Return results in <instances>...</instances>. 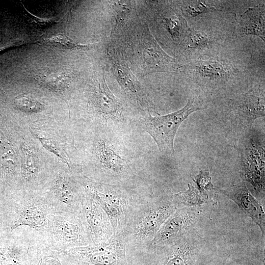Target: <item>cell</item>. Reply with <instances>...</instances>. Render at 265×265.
Instances as JSON below:
<instances>
[{"instance_id":"obj_22","label":"cell","mask_w":265,"mask_h":265,"mask_svg":"<svg viewBox=\"0 0 265 265\" xmlns=\"http://www.w3.org/2000/svg\"><path fill=\"white\" fill-rule=\"evenodd\" d=\"M34 79L39 83L57 92H64L71 82V77L62 71H45L37 74Z\"/></svg>"},{"instance_id":"obj_24","label":"cell","mask_w":265,"mask_h":265,"mask_svg":"<svg viewBox=\"0 0 265 265\" xmlns=\"http://www.w3.org/2000/svg\"><path fill=\"white\" fill-rule=\"evenodd\" d=\"M219 1L213 0H183L180 9L183 16L189 19L201 14L216 11L220 9Z\"/></svg>"},{"instance_id":"obj_21","label":"cell","mask_w":265,"mask_h":265,"mask_svg":"<svg viewBox=\"0 0 265 265\" xmlns=\"http://www.w3.org/2000/svg\"><path fill=\"white\" fill-rule=\"evenodd\" d=\"M173 199L178 207L200 206L212 201V197L209 192L203 191L197 186L189 184L188 189L184 191L173 194Z\"/></svg>"},{"instance_id":"obj_17","label":"cell","mask_w":265,"mask_h":265,"mask_svg":"<svg viewBox=\"0 0 265 265\" xmlns=\"http://www.w3.org/2000/svg\"><path fill=\"white\" fill-rule=\"evenodd\" d=\"M243 164L241 175L258 193L265 194V154L263 146L250 148Z\"/></svg>"},{"instance_id":"obj_2","label":"cell","mask_w":265,"mask_h":265,"mask_svg":"<svg viewBox=\"0 0 265 265\" xmlns=\"http://www.w3.org/2000/svg\"><path fill=\"white\" fill-rule=\"evenodd\" d=\"M75 179L105 212L113 234L123 233L127 219L140 196L123 186L96 182L81 176Z\"/></svg>"},{"instance_id":"obj_32","label":"cell","mask_w":265,"mask_h":265,"mask_svg":"<svg viewBox=\"0 0 265 265\" xmlns=\"http://www.w3.org/2000/svg\"><path fill=\"white\" fill-rule=\"evenodd\" d=\"M27 11L29 13L27 15V17L29 19V22L36 27L41 28L46 27L56 23V20L55 18H39L31 14L28 11Z\"/></svg>"},{"instance_id":"obj_18","label":"cell","mask_w":265,"mask_h":265,"mask_svg":"<svg viewBox=\"0 0 265 265\" xmlns=\"http://www.w3.org/2000/svg\"><path fill=\"white\" fill-rule=\"evenodd\" d=\"M22 160L20 171V181L24 189L32 190L42 181L40 165L37 152L29 144H21Z\"/></svg>"},{"instance_id":"obj_12","label":"cell","mask_w":265,"mask_h":265,"mask_svg":"<svg viewBox=\"0 0 265 265\" xmlns=\"http://www.w3.org/2000/svg\"><path fill=\"white\" fill-rule=\"evenodd\" d=\"M218 191L233 201L239 208L260 228L263 238L265 233V214L263 206L251 194L244 184H238Z\"/></svg>"},{"instance_id":"obj_23","label":"cell","mask_w":265,"mask_h":265,"mask_svg":"<svg viewBox=\"0 0 265 265\" xmlns=\"http://www.w3.org/2000/svg\"><path fill=\"white\" fill-rule=\"evenodd\" d=\"M97 151L101 162L104 166L117 175L124 172V160L104 141H100L97 146Z\"/></svg>"},{"instance_id":"obj_10","label":"cell","mask_w":265,"mask_h":265,"mask_svg":"<svg viewBox=\"0 0 265 265\" xmlns=\"http://www.w3.org/2000/svg\"><path fill=\"white\" fill-rule=\"evenodd\" d=\"M80 215L91 244L106 241L113 235V228L107 214L86 193L82 202Z\"/></svg>"},{"instance_id":"obj_25","label":"cell","mask_w":265,"mask_h":265,"mask_svg":"<svg viewBox=\"0 0 265 265\" xmlns=\"http://www.w3.org/2000/svg\"><path fill=\"white\" fill-rule=\"evenodd\" d=\"M162 23L172 38L181 43L191 29L186 19L182 16L172 15L164 17Z\"/></svg>"},{"instance_id":"obj_31","label":"cell","mask_w":265,"mask_h":265,"mask_svg":"<svg viewBox=\"0 0 265 265\" xmlns=\"http://www.w3.org/2000/svg\"><path fill=\"white\" fill-rule=\"evenodd\" d=\"M117 76L121 83L125 88L132 92L136 94V90L133 83L132 79L128 72L123 67H118L117 69Z\"/></svg>"},{"instance_id":"obj_30","label":"cell","mask_w":265,"mask_h":265,"mask_svg":"<svg viewBox=\"0 0 265 265\" xmlns=\"http://www.w3.org/2000/svg\"><path fill=\"white\" fill-rule=\"evenodd\" d=\"M193 181L196 183L197 187L203 191L209 192L215 189L212 182V178L209 169L200 171L199 174L193 179Z\"/></svg>"},{"instance_id":"obj_5","label":"cell","mask_w":265,"mask_h":265,"mask_svg":"<svg viewBox=\"0 0 265 265\" xmlns=\"http://www.w3.org/2000/svg\"><path fill=\"white\" fill-rule=\"evenodd\" d=\"M44 234L59 255L69 248L91 244L80 213L53 212Z\"/></svg>"},{"instance_id":"obj_16","label":"cell","mask_w":265,"mask_h":265,"mask_svg":"<svg viewBox=\"0 0 265 265\" xmlns=\"http://www.w3.org/2000/svg\"><path fill=\"white\" fill-rule=\"evenodd\" d=\"M59 259L48 236L32 229L29 265H61Z\"/></svg>"},{"instance_id":"obj_8","label":"cell","mask_w":265,"mask_h":265,"mask_svg":"<svg viewBox=\"0 0 265 265\" xmlns=\"http://www.w3.org/2000/svg\"><path fill=\"white\" fill-rule=\"evenodd\" d=\"M78 184L75 178L58 170L52 177L47 189L41 193L55 211L80 213L86 192Z\"/></svg>"},{"instance_id":"obj_4","label":"cell","mask_w":265,"mask_h":265,"mask_svg":"<svg viewBox=\"0 0 265 265\" xmlns=\"http://www.w3.org/2000/svg\"><path fill=\"white\" fill-rule=\"evenodd\" d=\"M123 233L107 240L69 248L59 255L65 265H129Z\"/></svg>"},{"instance_id":"obj_1","label":"cell","mask_w":265,"mask_h":265,"mask_svg":"<svg viewBox=\"0 0 265 265\" xmlns=\"http://www.w3.org/2000/svg\"><path fill=\"white\" fill-rule=\"evenodd\" d=\"M177 208L173 194L150 199L140 197L123 231L126 247H148L161 225Z\"/></svg>"},{"instance_id":"obj_28","label":"cell","mask_w":265,"mask_h":265,"mask_svg":"<svg viewBox=\"0 0 265 265\" xmlns=\"http://www.w3.org/2000/svg\"><path fill=\"white\" fill-rule=\"evenodd\" d=\"M14 105L22 111L33 113L42 110L44 105L29 95H21L15 98Z\"/></svg>"},{"instance_id":"obj_3","label":"cell","mask_w":265,"mask_h":265,"mask_svg":"<svg viewBox=\"0 0 265 265\" xmlns=\"http://www.w3.org/2000/svg\"><path fill=\"white\" fill-rule=\"evenodd\" d=\"M9 206L10 233L25 226L45 234L55 211L41 192L34 190H22L9 199Z\"/></svg>"},{"instance_id":"obj_13","label":"cell","mask_w":265,"mask_h":265,"mask_svg":"<svg viewBox=\"0 0 265 265\" xmlns=\"http://www.w3.org/2000/svg\"><path fill=\"white\" fill-rule=\"evenodd\" d=\"M164 249L162 265H198L200 240L193 232Z\"/></svg>"},{"instance_id":"obj_15","label":"cell","mask_w":265,"mask_h":265,"mask_svg":"<svg viewBox=\"0 0 265 265\" xmlns=\"http://www.w3.org/2000/svg\"><path fill=\"white\" fill-rule=\"evenodd\" d=\"M234 35L238 37L253 35L265 42V6L264 3L249 8L236 19Z\"/></svg>"},{"instance_id":"obj_6","label":"cell","mask_w":265,"mask_h":265,"mask_svg":"<svg viewBox=\"0 0 265 265\" xmlns=\"http://www.w3.org/2000/svg\"><path fill=\"white\" fill-rule=\"evenodd\" d=\"M184 72L187 79L208 87L231 83L241 76L240 71L232 64L217 56L191 59L185 66Z\"/></svg>"},{"instance_id":"obj_19","label":"cell","mask_w":265,"mask_h":265,"mask_svg":"<svg viewBox=\"0 0 265 265\" xmlns=\"http://www.w3.org/2000/svg\"><path fill=\"white\" fill-rule=\"evenodd\" d=\"M0 170L8 181L20 178V164L16 147L10 139L0 132Z\"/></svg>"},{"instance_id":"obj_9","label":"cell","mask_w":265,"mask_h":265,"mask_svg":"<svg viewBox=\"0 0 265 265\" xmlns=\"http://www.w3.org/2000/svg\"><path fill=\"white\" fill-rule=\"evenodd\" d=\"M201 212L200 206L178 208L161 225L148 247L164 248L193 232Z\"/></svg>"},{"instance_id":"obj_14","label":"cell","mask_w":265,"mask_h":265,"mask_svg":"<svg viewBox=\"0 0 265 265\" xmlns=\"http://www.w3.org/2000/svg\"><path fill=\"white\" fill-rule=\"evenodd\" d=\"M233 109L247 120L265 115V81L256 84L246 93L231 100Z\"/></svg>"},{"instance_id":"obj_20","label":"cell","mask_w":265,"mask_h":265,"mask_svg":"<svg viewBox=\"0 0 265 265\" xmlns=\"http://www.w3.org/2000/svg\"><path fill=\"white\" fill-rule=\"evenodd\" d=\"M187 56H204L212 49L213 45L212 38L202 30L191 29L189 33L182 43Z\"/></svg>"},{"instance_id":"obj_27","label":"cell","mask_w":265,"mask_h":265,"mask_svg":"<svg viewBox=\"0 0 265 265\" xmlns=\"http://www.w3.org/2000/svg\"><path fill=\"white\" fill-rule=\"evenodd\" d=\"M95 102L96 107L105 114L112 115L117 112V102L106 85L99 86L95 93Z\"/></svg>"},{"instance_id":"obj_11","label":"cell","mask_w":265,"mask_h":265,"mask_svg":"<svg viewBox=\"0 0 265 265\" xmlns=\"http://www.w3.org/2000/svg\"><path fill=\"white\" fill-rule=\"evenodd\" d=\"M32 229L21 231L15 237H0V265H29V249Z\"/></svg>"},{"instance_id":"obj_7","label":"cell","mask_w":265,"mask_h":265,"mask_svg":"<svg viewBox=\"0 0 265 265\" xmlns=\"http://www.w3.org/2000/svg\"><path fill=\"white\" fill-rule=\"evenodd\" d=\"M202 109L204 107L199 106L194 99H189L182 108L165 115H150L142 122V125L155 140L160 151L171 154L174 151V138L182 123L191 113Z\"/></svg>"},{"instance_id":"obj_26","label":"cell","mask_w":265,"mask_h":265,"mask_svg":"<svg viewBox=\"0 0 265 265\" xmlns=\"http://www.w3.org/2000/svg\"><path fill=\"white\" fill-rule=\"evenodd\" d=\"M31 132L46 149L55 155L70 168L68 157L65 150L54 137L48 132L34 128H32Z\"/></svg>"},{"instance_id":"obj_29","label":"cell","mask_w":265,"mask_h":265,"mask_svg":"<svg viewBox=\"0 0 265 265\" xmlns=\"http://www.w3.org/2000/svg\"><path fill=\"white\" fill-rule=\"evenodd\" d=\"M53 46L63 49H80L85 47L80 45L67 36L62 34H56L45 39Z\"/></svg>"}]
</instances>
